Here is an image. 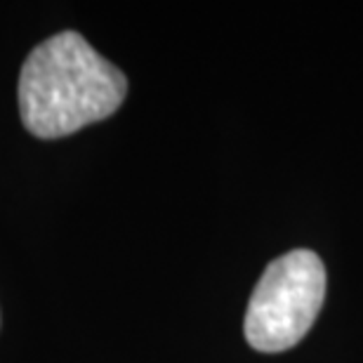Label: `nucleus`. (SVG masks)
<instances>
[{
    "instance_id": "1",
    "label": "nucleus",
    "mask_w": 363,
    "mask_h": 363,
    "mask_svg": "<svg viewBox=\"0 0 363 363\" xmlns=\"http://www.w3.org/2000/svg\"><path fill=\"white\" fill-rule=\"evenodd\" d=\"M125 74L81 33L62 31L31 50L19 74V113L40 140H57L118 111Z\"/></svg>"
},
{
    "instance_id": "2",
    "label": "nucleus",
    "mask_w": 363,
    "mask_h": 363,
    "mask_svg": "<svg viewBox=\"0 0 363 363\" xmlns=\"http://www.w3.org/2000/svg\"><path fill=\"white\" fill-rule=\"evenodd\" d=\"M325 300V267L311 250H290L267 267L245 311L243 333L252 350L279 354L314 325Z\"/></svg>"
}]
</instances>
